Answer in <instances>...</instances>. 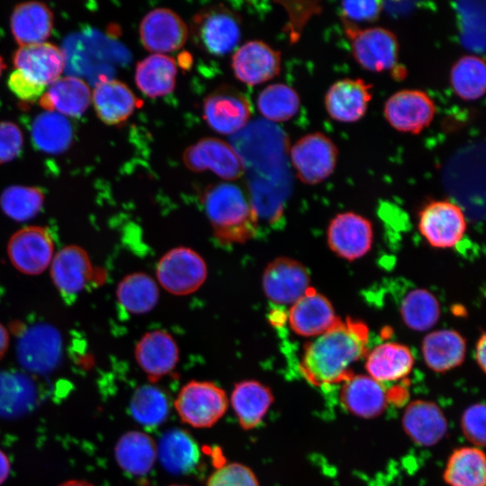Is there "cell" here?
Instances as JSON below:
<instances>
[{"instance_id": "1", "label": "cell", "mask_w": 486, "mask_h": 486, "mask_svg": "<svg viewBox=\"0 0 486 486\" xmlns=\"http://www.w3.org/2000/svg\"><path fill=\"white\" fill-rule=\"evenodd\" d=\"M368 338L369 329L363 321L339 319L304 346L301 374L317 387L344 382L353 374L352 366L365 356Z\"/></svg>"}, {"instance_id": "2", "label": "cell", "mask_w": 486, "mask_h": 486, "mask_svg": "<svg viewBox=\"0 0 486 486\" xmlns=\"http://www.w3.org/2000/svg\"><path fill=\"white\" fill-rule=\"evenodd\" d=\"M202 202L214 237L220 243H245L256 236L257 215L238 185L220 183L208 186Z\"/></svg>"}, {"instance_id": "3", "label": "cell", "mask_w": 486, "mask_h": 486, "mask_svg": "<svg viewBox=\"0 0 486 486\" xmlns=\"http://www.w3.org/2000/svg\"><path fill=\"white\" fill-rule=\"evenodd\" d=\"M190 33L195 45L213 56L231 52L241 38V20L222 4L201 9L192 19Z\"/></svg>"}, {"instance_id": "4", "label": "cell", "mask_w": 486, "mask_h": 486, "mask_svg": "<svg viewBox=\"0 0 486 486\" xmlns=\"http://www.w3.org/2000/svg\"><path fill=\"white\" fill-rule=\"evenodd\" d=\"M228 405L225 391L208 381L188 382L174 401L181 421L195 428L214 426L226 413Z\"/></svg>"}, {"instance_id": "5", "label": "cell", "mask_w": 486, "mask_h": 486, "mask_svg": "<svg viewBox=\"0 0 486 486\" xmlns=\"http://www.w3.org/2000/svg\"><path fill=\"white\" fill-rule=\"evenodd\" d=\"M343 25L353 58L362 68L382 73L396 67L400 46L393 32L380 26L362 29L344 22Z\"/></svg>"}, {"instance_id": "6", "label": "cell", "mask_w": 486, "mask_h": 486, "mask_svg": "<svg viewBox=\"0 0 486 486\" xmlns=\"http://www.w3.org/2000/svg\"><path fill=\"white\" fill-rule=\"evenodd\" d=\"M290 158L297 177L304 184H317L334 172L338 148L331 138L315 131L300 138L290 149Z\"/></svg>"}, {"instance_id": "7", "label": "cell", "mask_w": 486, "mask_h": 486, "mask_svg": "<svg viewBox=\"0 0 486 486\" xmlns=\"http://www.w3.org/2000/svg\"><path fill=\"white\" fill-rule=\"evenodd\" d=\"M156 273L159 284L168 292L186 295L198 290L204 283L207 266L196 251L178 247L160 258Z\"/></svg>"}, {"instance_id": "8", "label": "cell", "mask_w": 486, "mask_h": 486, "mask_svg": "<svg viewBox=\"0 0 486 486\" xmlns=\"http://www.w3.org/2000/svg\"><path fill=\"white\" fill-rule=\"evenodd\" d=\"M418 227L430 246L449 248L462 240L467 221L458 204L446 200H436L426 203L419 211Z\"/></svg>"}, {"instance_id": "9", "label": "cell", "mask_w": 486, "mask_h": 486, "mask_svg": "<svg viewBox=\"0 0 486 486\" xmlns=\"http://www.w3.org/2000/svg\"><path fill=\"white\" fill-rule=\"evenodd\" d=\"M183 162L193 172L211 170L228 181L239 178L246 171L244 160L234 147L213 137L202 138L186 148Z\"/></svg>"}, {"instance_id": "10", "label": "cell", "mask_w": 486, "mask_h": 486, "mask_svg": "<svg viewBox=\"0 0 486 486\" xmlns=\"http://www.w3.org/2000/svg\"><path fill=\"white\" fill-rule=\"evenodd\" d=\"M436 112L434 100L423 90L402 89L385 101L383 115L400 132L418 134L433 122Z\"/></svg>"}, {"instance_id": "11", "label": "cell", "mask_w": 486, "mask_h": 486, "mask_svg": "<svg viewBox=\"0 0 486 486\" xmlns=\"http://www.w3.org/2000/svg\"><path fill=\"white\" fill-rule=\"evenodd\" d=\"M16 353L19 364L27 371L34 374L49 373L60 362L61 335L50 324L32 325L19 338Z\"/></svg>"}, {"instance_id": "12", "label": "cell", "mask_w": 486, "mask_h": 486, "mask_svg": "<svg viewBox=\"0 0 486 486\" xmlns=\"http://www.w3.org/2000/svg\"><path fill=\"white\" fill-rule=\"evenodd\" d=\"M202 115L216 132L229 135L239 131L251 115V104L247 96L232 86H220L204 99Z\"/></svg>"}, {"instance_id": "13", "label": "cell", "mask_w": 486, "mask_h": 486, "mask_svg": "<svg viewBox=\"0 0 486 486\" xmlns=\"http://www.w3.org/2000/svg\"><path fill=\"white\" fill-rule=\"evenodd\" d=\"M7 253L18 271L25 274H40L50 267L55 254L54 243L44 228L27 226L13 234Z\"/></svg>"}, {"instance_id": "14", "label": "cell", "mask_w": 486, "mask_h": 486, "mask_svg": "<svg viewBox=\"0 0 486 486\" xmlns=\"http://www.w3.org/2000/svg\"><path fill=\"white\" fill-rule=\"evenodd\" d=\"M374 230L365 217L346 212L336 215L328 224L329 248L339 257L353 261L363 257L372 248Z\"/></svg>"}, {"instance_id": "15", "label": "cell", "mask_w": 486, "mask_h": 486, "mask_svg": "<svg viewBox=\"0 0 486 486\" xmlns=\"http://www.w3.org/2000/svg\"><path fill=\"white\" fill-rule=\"evenodd\" d=\"M189 36V29L173 10L158 7L148 12L140 24L143 47L153 54H166L182 48Z\"/></svg>"}, {"instance_id": "16", "label": "cell", "mask_w": 486, "mask_h": 486, "mask_svg": "<svg viewBox=\"0 0 486 486\" xmlns=\"http://www.w3.org/2000/svg\"><path fill=\"white\" fill-rule=\"evenodd\" d=\"M262 284L268 300L280 305H292L310 287L307 268L288 257L275 258L266 266Z\"/></svg>"}, {"instance_id": "17", "label": "cell", "mask_w": 486, "mask_h": 486, "mask_svg": "<svg viewBox=\"0 0 486 486\" xmlns=\"http://www.w3.org/2000/svg\"><path fill=\"white\" fill-rule=\"evenodd\" d=\"M373 86L362 78H343L334 82L324 96L328 116L338 122L352 123L362 119L373 97Z\"/></svg>"}, {"instance_id": "18", "label": "cell", "mask_w": 486, "mask_h": 486, "mask_svg": "<svg viewBox=\"0 0 486 486\" xmlns=\"http://www.w3.org/2000/svg\"><path fill=\"white\" fill-rule=\"evenodd\" d=\"M281 53L262 40H250L233 54L231 68L236 78L247 85L265 83L279 75Z\"/></svg>"}, {"instance_id": "19", "label": "cell", "mask_w": 486, "mask_h": 486, "mask_svg": "<svg viewBox=\"0 0 486 486\" xmlns=\"http://www.w3.org/2000/svg\"><path fill=\"white\" fill-rule=\"evenodd\" d=\"M135 359L151 382L171 374L179 362V349L166 331L156 329L145 333L136 345Z\"/></svg>"}, {"instance_id": "20", "label": "cell", "mask_w": 486, "mask_h": 486, "mask_svg": "<svg viewBox=\"0 0 486 486\" xmlns=\"http://www.w3.org/2000/svg\"><path fill=\"white\" fill-rule=\"evenodd\" d=\"M338 320L329 300L312 287L292 304L288 312L292 330L305 338L324 333Z\"/></svg>"}, {"instance_id": "21", "label": "cell", "mask_w": 486, "mask_h": 486, "mask_svg": "<svg viewBox=\"0 0 486 486\" xmlns=\"http://www.w3.org/2000/svg\"><path fill=\"white\" fill-rule=\"evenodd\" d=\"M16 70L46 87L61 75L66 62L63 50L50 42L20 46L13 57Z\"/></svg>"}, {"instance_id": "22", "label": "cell", "mask_w": 486, "mask_h": 486, "mask_svg": "<svg viewBox=\"0 0 486 486\" xmlns=\"http://www.w3.org/2000/svg\"><path fill=\"white\" fill-rule=\"evenodd\" d=\"M341 403L346 410L361 418H374L383 413L390 392L383 383L368 374H352L342 382Z\"/></svg>"}, {"instance_id": "23", "label": "cell", "mask_w": 486, "mask_h": 486, "mask_svg": "<svg viewBox=\"0 0 486 486\" xmlns=\"http://www.w3.org/2000/svg\"><path fill=\"white\" fill-rule=\"evenodd\" d=\"M91 262L80 247L62 248L50 265V276L57 290L67 302H73L90 279Z\"/></svg>"}, {"instance_id": "24", "label": "cell", "mask_w": 486, "mask_h": 486, "mask_svg": "<svg viewBox=\"0 0 486 486\" xmlns=\"http://www.w3.org/2000/svg\"><path fill=\"white\" fill-rule=\"evenodd\" d=\"M401 425L416 445L427 447L436 445L448 431V422L441 408L425 400H416L407 405Z\"/></svg>"}, {"instance_id": "25", "label": "cell", "mask_w": 486, "mask_h": 486, "mask_svg": "<svg viewBox=\"0 0 486 486\" xmlns=\"http://www.w3.org/2000/svg\"><path fill=\"white\" fill-rule=\"evenodd\" d=\"M91 100L99 119L109 125L125 122L140 104V100L126 84L112 78L96 83Z\"/></svg>"}, {"instance_id": "26", "label": "cell", "mask_w": 486, "mask_h": 486, "mask_svg": "<svg viewBox=\"0 0 486 486\" xmlns=\"http://www.w3.org/2000/svg\"><path fill=\"white\" fill-rule=\"evenodd\" d=\"M239 426L250 430L259 426L274 403L272 390L256 380L235 383L229 400Z\"/></svg>"}, {"instance_id": "27", "label": "cell", "mask_w": 486, "mask_h": 486, "mask_svg": "<svg viewBox=\"0 0 486 486\" xmlns=\"http://www.w3.org/2000/svg\"><path fill=\"white\" fill-rule=\"evenodd\" d=\"M414 363L413 354L407 346L384 342L366 353L364 366L370 377L384 383L407 377Z\"/></svg>"}, {"instance_id": "28", "label": "cell", "mask_w": 486, "mask_h": 486, "mask_svg": "<svg viewBox=\"0 0 486 486\" xmlns=\"http://www.w3.org/2000/svg\"><path fill=\"white\" fill-rule=\"evenodd\" d=\"M421 352L429 369L445 373L463 364L466 355V341L458 331L437 329L425 336Z\"/></svg>"}, {"instance_id": "29", "label": "cell", "mask_w": 486, "mask_h": 486, "mask_svg": "<svg viewBox=\"0 0 486 486\" xmlns=\"http://www.w3.org/2000/svg\"><path fill=\"white\" fill-rule=\"evenodd\" d=\"M200 449L195 439L185 430L171 428L157 443V458L172 474L191 472L199 464Z\"/></svg>"}, {"instance_id": "30", "label": "cell", "mask_w": 486, "mask_h": 486, "mask_svg": "<svg viewBox=\"0 0 486 486\" xmlns=\"http://www.w3.org/2000/svg\"><path fill=\"white\" fill-rule=\"evenodd\" d=\"M91 99L88 85L79 77L68 76L51 83L39 98V104L46 111L77 117L86 112Z\"/></svg>"}, {"instance_id": "31", "label": "cell", "mask_w": 486, "mask_h": 486, "mask_svg": "<svg viewBox=\"0 0 486 486\" xmlns=\"http://www.w3.org/2000/svg\"><path fill=\"white\" fill-rule=\"evenodd\" d=\"M10 25L20 46L45 42L52 31L53 14L42 2H22L14 8Z\"/></svg>"}, {"instance_id": "32", "label": "cell", "mask_w": 486, "mask_h": 486, "mask_svg": "<svg viewBox=\"0 0 486 486\" xmlns=\"http://www.w3.org/2000/svg\"><path fill=\"white\" fill-rule=\"evenodd\" d=\"M114 458L119 467L132 476L147 475L157 461V443L147 433L131 430L117 440Z\"/></svg>"}, {"instance_id": "33", "label": "cell", "mask_w": 486, "mask_h": 486, "mask_svg": "<svg viewBox=\"0 0 486 486\" xmlns=\"http://www.w3.org/2000/svg\"><path fill=\"white\" fill-rule=\"evenodd\" d=\"M177 65L166 54H151L140 60L135 68V83L148 97L171 94L176 83Z\"/></svg>"}, {"instance_id": "34", "label": "cell", "mask_w": 486, "mask_h": 486, "mask_svg": "<svg viewBox=\"0 0 486 486\" xmlns=\"http://www.w3.org/2000/svg\"><path fill=\"white\" fill-rule=\"evenodd\" d=\"M443 479L448 486H485L486 459L477 446H463L450 454Z\"/></svg>"}, {"instance_id": "35", "label": "cell", "mask_w": 486, "mask_h": 486, "mask_svg": "<svg viewBox=\"0 0 486 486\" xmlns=\"http://www.w3.org/2000/svg\"><path fill=\"white\" fill-rule=\"evenodd\" d=\"M32 139L41 151L58 154L68 148L73 140V128L64 115L51 111L38 114L32 125Z\"/></svg>"}, {"instance_id": "36", "label": "cell", "mask_w": 486, "mask_h": 486, "mask_svg": "<svg viewBox=\"0 0 486 486\" xmlns=\"http://www.w3.org/2000/svg\"><path fill=\"white\" fill-rule=\"evenodd\" d=\"M450 86L460 99L476 101L486 89V68L484 59L476 55H464L451 67Z\"/></svg>"}, {"instance_id": "37", "label": "cell", "mask_w": 486, "mask_h": 486, "mask_svg": "<svg viewBox=\"0 0 486 486\" xmlns=\"http://www.w3.org/2000/svg\"><path fill=\"white\" fill-rule=\"evenodd\" d=\"M116 296L127 311L143 314L156 306L159 292L157 284L149 275L145 273H133L119 283Z\"/></svg>"}, {"instance_id": "38", "label": "cell", "mask_w": 486, "mask_h": 486, "mask_svg": "<svg viewBox=\"0 0 486 486\" xmlns=\"http://www.w3.org/2000/svg\"><path fill=\"white\" fill-rule=\"evenodd\" d=\"M133 418L147 428H155L166 421L170 411V401L160 388L146 384L133 392L130 401Z\"/></svg>"}, {"instance_id": "39", "label": "cell", "mask_w": 486, "mask_h": 486, "mask_svg": "<svg viewBox=\"0 0 486 486\" xmlns=\"http://www.w3.org/2000/svg\"><path fill=\"white\" fill-rule=\"evenodd\" d=\"M400 312L405 325L415 331H428L440 318L436 297L423 288L413 289L403 298Z\"/></svg>"}, {"instance_id": "40", "label": "cell", "mask_w": 486, "mask_h": 486, "mask_svg": "<svg viewBox=\"0 0 486 486\" xmlns=\"http://www.w3.org/2000/svg\"><path fill=\"white\" fill-rule=\"evenodd\" d=\"M257 108L267 120L274 122H286L294 117L301 106L298 93L282 83L267 86L257 97Z\"/></svg>"}, {"instance_id": "41", "label": "cell", "mask_w": 486, "mask_h": 486, "mask_svg": "<svg viewBox=\"0 0 486 486\" xmlns=\"http://www.w3.org/2000/svg\"><path fill=\"white\" fill-rule=\"evenodd\" d=\"M44 195L40 189L32 186L11 185L0 195L4 213L16 221H27L41 210Z\"/></svg>"}, {"instance_id": "42", "label": "cell", "mask_w": 486, "mask_h": 486, "mask_svg": "<svg viewBox=\"0 0 486 486\" xmlns=\"http://www.w3.org/2000/svg\"><path fill=\"white\" fill-rule=\"evenodd\" d=\"M206 486H260L255 472L240 463H229L217 468Z\"/></svg>"}, {"instance_id": "43", "label": "cell", "mask_w": 486, "mask_h": 486, "mask_svg": "<svg viewBox=\"0 0 486 486\" xmlns=\"http://www.w3.org/2000/svg\"><path fill=\"white\" fill-rule=\"evenodd\" d=\"M485 405L477 402L467 407L461 417V428L473 446H485Z\"/></svg>"}, {"instance_id": "44", "label": "cell", "mask_w": 486, "mask_h": 486, "mask_svg": "<svg viewBox=\"0 0 486 486\" xmlns=\"http://www.w3.org/2000/svg\"><path fill=\"white\" fill-rule=\"evenodd\" d=\"M379 1H345L341 3V14L344 22L356 25V22L375 21L382 11Z\"/></svg>"}, {"instance_id": "45", "label": "cell", "mask_w": 486, "mask_h": 486, "mask_svg": "<svg viewBox=\"0 0 486 486\" xmlns=\"http://www.w3.org/2000/svg\"><path fill=\"white\" fill-rule=\"evenodd\" d=\"M23 143V135L13 122H0V164L9 162L18 156Z\"/></svg>"}, {"instance_id": "46", "label": "cell", "mask_w": 486, "mask_h": 486, "mask_svg": "<svg viewBox=\"0 0 486 486\" xmlns=\"http://www.w3.org/2000/svg\"><path fill=\"white\" fill-rule=\"evenodd\" d=\"M11 91L23 101H35L44 93V86L29 80L20 71L14 70L8 79Z\"/></svg>"}, {"instance_id": "47", "label": "cell", "mask_w": 486, "mask_h": 486, "mask_svg": "<svg viewBox=\"0 0 486 486\" xmlns=\"http://www.w3.org/2000/svg\"><path fill=\"white\" fill-rule=\"evenodd\" d=\"M475 360L483 373H485L486 362V337L482 333L475 345Z\"/></svg>"}, {"instance_id": "48", "label": "cell", "mask_w": 486, "mask_h": 486, "mask_svg": "<svg viewBox=\"0 0 486 486\" xmlns=\"http://www.w3.org/2000/svg\"><path fill=\"white\" fill-rule=\"evenodd\" d=\"M11 463L8 455L0 449V485L3 484L10 475Z\"/></svg>"}, {"instance_id": "49", "label": "cell", "mask_w": 486, "mask_h": 486, "mask_svg": "<svg viewBox=\"0 0 486 486\" xmlns=\"http://www.w3.org/2000/svg\"><path fill=\"white\" fill-rule=\"evenodd\" d=\"M9 346V334L4 326L0 323V359L5 355Z\"/></svg>"}, {"instance_id": "50", "label": "cell", "mask_w": 486, "mask_h": 486, "mask_svg": "<svg viewBox=\"0 0 486 486\" xmlns=\"http://www.w3.org/2000/svg\"><path fill=\"white\" fill-rule=\"evenodd\" d=\"M58 486H94L93 483L84 480H69Z\"/></svg>"}, {"instance_id": "51", "label": "cell", "mask_w": 486, "mask_h": 486, "mask_svg": "<svg viewBox=\"0 0 486 486\" xmlns=\"http://www.w3.org/2000/svg\"><path fill=\"white\" fill-rule=\"evenodd\" d=\"M4 68H5V64L4 62L3 58L0 56V76H1V74L3 72V70L4 69Z\"/></svg>"}, {"instance_id": "52", "label": "cell", "mask_w": 486, "mask_h": 486, "mask_svg": "<svg viewBox=\"0 0 486 486\" xmlns=\"http://www.w3.org/2000/svg\"><path fill=\"white\" fill-rule=\"evenodd\" d=\"M170 486H186V485L173 484V485H170Z\"/></svg>"}]
</instances>
